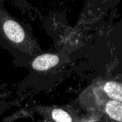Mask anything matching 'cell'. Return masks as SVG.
Instances as JSON below:
<instances>
[{
	"mask_svg": "<svg viewBox=\"0 0 122 122\" xmlns=\"http://www.w3.org/2000/svg\"><path fill=\"white\" fill-rule=\"evenodd\" d=\"M0 38L6 47L29 56L40 53L39 44L29 31L0 4Z\"/></svg>",
	"mask_w": 122,
	"mask_h": 122,
	"instance_id": "cell-1",
	"label": "cell"
},
{
	"mask_svg": "<svg viewBox=\"0 0 122 122\" xmlns=\"http://www.w3.org/2000/svg\"><path fill=\"white\" fill-rule=\"evenodd\" d=\"M121 0H85L79 23L85 24L100 19L117 7Z\"/></svg>",
	"mask_w": 122,
	"mask_h": 122,
	"instance_id": "cell-2",
	"label": "cell"
},
{
	"mask_svg": "<svg viewBox=\"0 0 122 122\" xmlns=\"http://www.w3.org/2000/svg\"><path fill=\"white\" fill-rule=\"evenodd\" d=\"M100 89L108 98L122 102V83L108 80L101 84Z\"/></svg>",
	"mask_w": 122,
	"mask_h": 122,
	"instance_id": "cell-4",
	"label": "cell"
},
{
	"mask_svg": "<svg viewBox=\"0 0 122 122\" xmlns=\"http://www.w3.org/2000/svg\"><path fill=\"white\" fill-rule=\"evenodd\" d=\"M49 119L54 121L59 122H72L75 120L71 114L61 108H54L50 110Z\"/></svg>",
	"mask_w": 122,
	"mask_h": 122,
	"instance_id": "cell-6",
	"label": "cell"
},
{
	"mask_svg": "<svg viewBox=\"0 0 122 122\" xmlns=\"http://www.w3.org/2000/svg\"><path fill=\"white\" fill-rule=\"evenodd\" d=\"M0 43H1V44H2V40H1V38H0Z\"/></svg>",
	"mask_w": 122,
	"mask_h": 122,
	"instance_id": "cell-8",
	"label": "cell"
},
{
	"mask_svg": "<svg viewBox=\"0 0 122 122\" xmlns=\"http://www.w3.org/2000/svg\"><path fill=\"white\" fill-rule=\"evenodd\" d=\"M115 31H116V35H118L120 38H122V19L119 24H117L115 27Z\"/></svg>",
	"mask_w": 122,
	"mask_h": 122,
	"instance_id": "cell-7",
	"label": "cell"
},
{
	"mask_svg": "<svg viewBox=\"0 0 122 122\" xmlns=\"http://www.w3.org/2000/svg\"><path fill=\"white\" fill-rule=\"evenodd\" d=\"M60 63V57L57 54L44 53L38 54L31 61V67L34 70L44 72L55 67Z\"/></svg>",
	"mask_w": 122,
	"mask_h": 122,
	"instance_id": "cell-3",
	"label": "cell"
},
{
	"mask_svg": "<svg viewBox=\"0 0 122 122\" xmlns=\"http://www.w3.org/2000/svg\"><path fill=\"white\" fill-rule=\"evenodd\" d=\"M103 110L111 120L122 122V102L109 98L104 104Z\"/></svg>",
	"mask_w": 122,
	"mask_h": 122,
	"instance_id": "cell-5",
	"label": "cell"
}]
</instances>
